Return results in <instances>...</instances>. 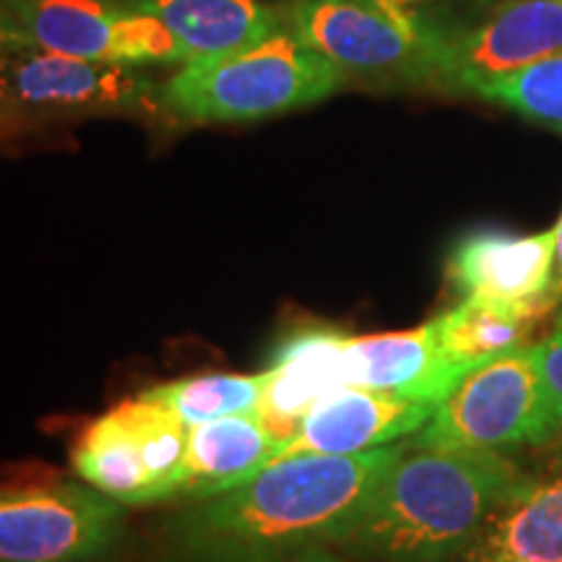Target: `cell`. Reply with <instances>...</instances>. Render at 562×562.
Returning a JSON list of instances; mask_svg holds the SVG:
<instances>
[{
  "instance_id": "6da1fadb",
  "label": "cell",
  "mask_w": 562,
  "mask_h": 562,
  "mask_svg": "<svg viewBox=\"0 0 562 562\" xmlns=\"http://www.w3.org/2000/svg\"><path fill=\"white\" fill-rule=\"evenodd\" d=\"M409 446L292 456L222 495L191 501L157 533V562H281L336 547Z\"/></svg>"
},
{
  "instance_id": "7a4b0ae2",
  "label": "cell",
  "mask_w": 562,
  "mask_h": 562,
  "mask_svg": "<svg viewBox=\"0 0 562 562\" xmlns=\"http://www.w3.org/2000/svg\"><path fill=\"white\" fill-rule=\"evenodd\" d=\"M524 476L497 451L409 446L334 550L362 562H453Z\"/></svg>"
},
{
  "instance_id": "3957f363",
  "label": "cell",
  "mask_w": 562,
  "mask_h": 562,
  "mask_svg": "<svg viewBox=\"0 0 562 562\" xmlns=\"http://www.w3.org/2000/svg\"><path fill=\"white\" fill-rule=\"evenodd\" d=\"M347 81L290 26L243 50L182 63L161 87L165 112L186 123H248L313 108Z\"/></svg>"
},
{
  "instance_id": "277c9868",
  "label": "cell",
  "mask_w": 562,
  "mask_h": 562,
  "mask_svg": "<svg viewBox=\"0 0 562 562\" xmlns=\"http://www.w3.org/2000/svg\"><path fill=\"white\" fill-rule=\"evenodd\" d=\"M558 438L537 347L524 344L463 375L435 406L414 448L505 453Z\"/></svg>"
},
{
  "instance_id": "5b68a950",
  "label": "cell",
  "mask_w": 562,
  "mask_h": 562,
  "mask_svg": "<svg viewBox=\"0 0 562 562\" xmlns=\"http://www.w3.org/2000/svg\"><path fill=\"white\" fill-rule=\"evenodd\" d=\"M159 112L161 87L140 68L70 58L34 42L0 47V125Z\"/></svg>"
},
{
  "instance_id": "8992f818",
  "label": "cell",
  "mask_w": 562,
  "mask_h": 562,
  "mask_svg": "<svg viewBox=\"0 0 562 562\" xmlns=\"http://www.w3.org/2000/svg\"><path fill=\"white\" fill-rule=\"evenodd\" d=\"M188 425L154 398L112 406L81 432L74 451L79 476L123 505L180 497Z\"/></svg>"
},
{
  "instance_id": "52a82bcc",
  "label": "cell",
  "mask_w": 562,
  "mask_h": 562,
  "mask_svg": "<svg viewBox=\"0 0 562 562\" xmlns=\"http://www.w3.org/2000/svg\"><path fill=\"white\" fill-rule=\"evenodd\" d=\"M425 30L430 87L476 94L562 53V0H503L461 24L425 13Z\"/></svg>"
},
{
  "instance_id": "ba28073f",
  "label": "cell",
  "mask_w": 562,
  "mask_h": 562,
  "mask_svg": "<svg viewBox=\"0 0 562 562\" xmlns=\"http://www.w3.org/2000/svg\"><path fill=\"white\" fill-rule=\"evenodd\" d=\"M123 531L125 505L91 484L0 487V562H102Z\"/></svg>"
},
{
  "instance_id": "9c48e42d",
  "label": "cell",
  "mask_w": 562,
  "mask_h": 562,
  "mask_svg": "<svg viewBox=\"0 0 562 562\" xmlns=\"http://www.w3.org/2000/svg\"><path fill=\"white\" fill-rule=\"evenodd\" d=\"M286 26L344 76L430 87L425 13L391 16L364 0H294Z\"/></svg>"
},
{
  "instance_id": "30bf717a",
  "label": "cell",
  "mask_w": 562,
  "mask_h": 562,
  "mask_svg": "<svg viewBox=\"0 0 562 562\" xmlns=\"http://www.w3.org/2000/svg\"><path fill=\"white\" fill-rule=\"evenodd\" d=\"M34 45L112 66L188 63L178 37L151 13L115 0H11Z\"/></svg>"
},
{
  "instance_id": "8fae6325",
  "label": "cell",
  "mask_w": 562,
  "mask_h": 562,
  "mask_svg": "<svg viewBox=\"0 0 562 562\" xmlns=\"http://www.w3.org/2000/svg\"><path fill=\"white\" fill-rule=\"evenodd\" d=\"M558 227L533 235L505 229H474L453 245L448 277L463 300L544 321L542 302L550 290Z\"/></svg>"
},
{
  "instance_id": "7c38bea8",
  "label": "cell",
  "mask_w": 562,
  "mask_h": 562,
  "mask_svg": "<svg viewBox=\"0 0 562 562\" xmlns=\"http://www.w3.org/2000/svg\"><path fill=\"white\" fill-rule=\"evenodd\" d=\"M351 336L331 326H302L271 351L256 417L281 440H290L302 417L351 381Z\"/></svg>"
},
{
  "instance_id": "4fadbf2b",
  "label": "cell",
  "mask_w": 562,
  "mask_h": 562,
  "mask_svg": "<svg viewBox=\"0 0 562 562\" xmlns=\"http://www.w3.org/2000/svg\"><path fill=\"white\" fill-rule=\"evenodd\" d=\"M432 412L435 404L349 385L302 417L277 461L292 456H351L393 446L406 435H417Z\"/></svg>"
},
{
  "instance_id": "5bb4252c",
  "label": "cell",
  "mask_w": 562,
  "mask_h": 562,
  "mask_svg": "<svg viewBox=\"0 0 562 562\" xmlns=\"http://www.w3.org/2000/svg\"><path fill=\"white\" fill-rule=\"evenodd\" d=\"M453 562H562V472L526 474Z\"/></svg>"
},
{
  "instance_id": "9a60e30c",
  "label": "cell",
  "mask_w": 562,
  "mask_h": 562,
  "mask_svg": "<svg viewBox=\"0 0 562 562\" xmlns=\"http://www.w3.org/2000/svg\"><path fill=\"white\" fill-rule=\"evenodd\" d=\"M284 440L256 414H235L188 427L180 497L203 501L256 480L279 459Z\"/></svg>"
},
{
  "instance_id": "2e32d148",
  "label": "cell",
  "mask_w": 562,
  "mask_h": 562,
  "mask_svg": "<svg viewBox=\"0 0 562 562\" xmlns=\"http://www.w3.org/2000/svg\"><path fill=\"white\" fill-rule=\"evenodd\" d=\"M151 13L170 30L188 63L235 53L286 26V9L261 0H115Z\"/></svg>"
},
{
  "instance_id": "e0dca14e",
  "label": "cell",
  "mask_w": 562,
  "mask_h": 562,
  "mask_svg": "<svg viewBox=\"0 0 562 562\" xmlns=\"http://www.w3.org/2000/svg\"><path fill=\"white\" fill-rule=\"evenodd\" d=\"M351 381L393 396L438 406L456 385L442 368L430 323L409 331L351 336Z\"/></svg>"
},
{
  "instance_id": "ac0fdd59",
  "label": "cell",
  "mask_w": 562,
  "mask_h": 562,
  "mask_svg": "<svg viewBox=\"0 0 562 562\" xmlns=\"http://www.w3.org/2000/svg\"><path fill=\"white\" fill-rule=\"evenodd\" d=\"M537 323L533 318L495 311L474 300H461L459 305L430 321L440 362L453 385L461 383L480 364L495 360L505 351L524 347L531 339Z\"/></svg>"
},
{
  "instance_id": "d6986e66",
  "label": "cell",
  "mask_w": 562,
  "mask_h": 562,
  "mask_svg": "<svg viewBox=\"0 0 562 562\" xmlns=\"http://www.w3.org/2000/svg\"><path fill=\"white\" fill-rule=\"evenodd\" d=\"M263 375H243V372H206V375L182 378L154 385L144 396L178 414L188 427L203 422L235 417V414H256L261 402Z\"/></svg>"
},
{
  "instance_id": "ffe728a7",
  "label": "cell",
  "mask_w": 562,
  "mask_h": 562,
  "mask_svg": "<svg viewBox=\"0 0 562 562\" xmlns=\"http://www.w3.org/2000/svg\"><path fill=\"white\" fill-rule=\"evenodd\" d=\"M476 97L562 136V53L484 83Z\"/></svg>"
},
{
  "instance_id": "44dd1931",
  "label": "cell",
  "mask_w": 562,
  "mask_h": 562,
  "mask_svg": "<svg viewBox=\"0 0 562 562\" xmlns=\"http://www.w3.org/2000/svg\"><path fill=\"white\" fill-rule=\"evenodd\" d=\"M533 347H537L539 370H542L547 396H550L554 422H558L562 438V323H554V331Z\"/></svg>"
},
{
  "instance_id": "7402d4cb",
  "label": "cell",
  "mask_w": 562,
  "mask_h": 562,
  "mask_svg": "<svg viewBox=\"0 0 562 562\" xmlns=\"http://www.w3.org/2000/svg\"><path fill=\"white\" fill-rule=\"evenodd\" d=\"M21 42H34L30 32L21 24L19 13L13 11L11 0H0V47L21 45Z\"/></svg>"
},
{
  "instance_id": "603a6c76",
  "label": "cell",
  "mask_w": 562,
  "mask_h": 562,
  "mask_svg": "<svg viewBox=\"0 0 562 562\" xmlns=\"http://www.w3.org/2000/svg\"><path fill=\"white\" fill-rule=\"evenodd\" d=\"M554 227H558V245H554V266H552L550 290H547L544 302H542L544 318L562 307V214Z\"/></svg>"
},
{
  "instance_id": "cb8c5ba5",
  "label": "cell",
  "mask_w": 562,
  "mask_h": 562,
  "mask_svg": "<svg viewBox=\"0 0 562 562\" xmlns=\"http://www.w3.org/2000/svg\"><path fill=\"white\" fill-rule=\"evenodd\" d=\"M281 562H349L347 554H341L339 550H334V547H311V550L305 552H297L292 554V558L281 560Z\"/></svg>"
},
{
  "instance_id": "d4e9b609",
  "label": "cell",
  "mask_w": 562,
  "mask_h": 562,
  "mask_svg": "<svg viewBox=\"0 0 562 562\" xmlns=\"http://www.w3.org/2000/svg\"><path fill=\"white\" fill-rule=\"evenodd\" d=\"M364 3L375 5V9L391 13V16H406L412 11V5L422 3V0H364Z\"/></svg>"
},
{
  "instance_id": "484cf974",
  "label": "cell",
  "mask_w": 562,
  "mask_h": 562,
  "mask_svg": "<svg viewBox=\"0 0 562 562\" xmlns=\"http://www.w3.org/2000/svg\"><path fill=\"white\" fill-rule=\"evenodd\" d=\"M558 323H562V307H560V313H558Z\"/></svg>"
}]
</instances>
